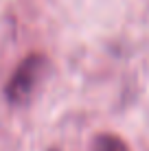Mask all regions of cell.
Here are the masks:
<instances>
[{
    "label": "cell",
    "instance_id": "cell-2",
    "mask_svg": "<svg viewBox=\"0 0 149 151\" xmlns=\"http://www.w3.org/2000/svg\"><path fill=\"white\" fill-rule=\"evenodd\" d=\"M92 151H130L127 145L114 134H101L92 142Z\"/></svg>",
    "mask_w": 149,
    "mask_h": 151
},
{
    "label": "cell",
    "instance_id": "cell-1",
    "mask_svg": "<svg viewBox=\"0 0 149 151\" xmlns=\"http://www.w3.org/2000/svg\"><path fill=\"white\" fill-rule=\"evenodd\" d=\"M50 70V61L48 57L40 55V53H31L29 57H24L18 64L15 72L11 75V79L4 86V96L13 103V105H20V103H27L33 92L37 90V86L44 81L46 72Z\"/></svg>",
    "mask_w": 149,
    "mask_h": 151
}]
</instances>
